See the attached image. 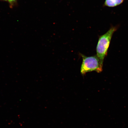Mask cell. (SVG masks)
Wrapping results in <instances>:
<instances>
[{"mask_svg": "<svg viewBox=\"0 0 128 128\" xmlns=\"http://www.w3.org/2000/svg\"><path fill=\"white\" fill-rule=\"evenodd\" d=\"M119 28L118 26H112L106 32L100 36L96 47L97 56L103 65L113 34Z\"/></svg>", "mask_w": 128, "mask_h": 128, "instance_id": "obj_1", "label": "cell"}, {"mask_svg": "<svg viewBox=\"0 0 128 128\" xmlns=\"http://www.w3.org/2000/svg\"><path fill=\"white\" fill-rule=\"evenodd\" d=\"M83 60L81 73L84 75L88 72L96 71L100 73L102 71L103 65L97 55L87 57L81 54Z\"/></svg>", "mask_w": 128, "mask_h": 128, "instance_id": "obj_2", "label": "cell"}, {"mask_svg": "<svg viewBox=\"0 0 128 128\" xmlns=\"http://www.w3.org/2000/svg\"><path fill=\"white\" fill-rule=\"evenodd\" d=\"M124 0H105L104 6L108 7H114L122 4Z\"/></svg>", "mask_w": 128, "mask_h": 128, "instance_id": "obj_3", "label": "cell"}, {"mask_svg": "<svg viewBox=\"0 0 128 128\" xmlns=\"http://www.w3.org/2000/svg\"><path fill=\"white\" fill-rule=\"evenodd\" d=\"M18 0H9L8 2L9 3V7L11 8L14 7L17 4Z\"/></svg>", "mask_w": 128, "mask_h": 128, "instance_id": "obj_4", "label": "cell"}, {"mask_svg": "<svg viewBox=\"0 0 128 128\" xmlns=\"http://www.w3.org/2000/svg\"><path fill=\"white\" fill-rule=\"evenodd\" d=\"M0 0L2 1H6V2L8 1H8L9 0Z\"/></svg>", "mask_w": 128, "mask_h": 128, "instance_id": "obj_5", "label": "cell"}]
</instances>
